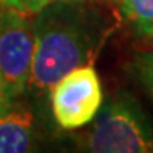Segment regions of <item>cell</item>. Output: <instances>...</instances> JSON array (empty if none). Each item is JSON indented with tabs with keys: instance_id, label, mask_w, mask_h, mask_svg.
<instances>
[{
	"instance_id": "1",
	"label": "cell",
	"mask_w": 153,
	"mask_h": 153,
	"mask_svg": "<svg viewBox=\"0 0 153 153\" xmlns=\"http://www.w3.org/2000/svg\"><path fill=\"white\" fill-rule=\"evenodd\" d=\"M81 3L61 2L33 14L34 47L27 89L48 91L91 55L94 36Z\"/></svg>"
},
{
	"instance_id": "2",
	"label": "cell",
	"mask_w": 153,
	"mask_h": 153,
	"mask_svg": "<svg viewBox=\"0 0 153 153\" xmlns=\"http://www.w3.org/2000/svg\"><path fill=\"white\" fill-rule=\"evenodd\" d=\"M85 147L94 153H153V122L130 94H114L97 113Z\"/></svg>"
},
{
	"instance_id": "3",
	"label": "cell",
	"mask_w": 153,
	"mask_h": 153,
	"mask_svg": "<svg viewBox=\"0 0 153 153\" xmlns=\"http://www.w3.org/2000/svg\"><path fill=\"white\" fill-rule=\"evenodd\" d=\"M52 114L64 130H76L94 122L103 105V89L97 71L81 64L64 74L48 89Z\"/></svg>"
},
{
	"instance_id": "4",
	"label": "cell",
	"mask_w": 153,
	"mask_h": 153,
	"mask_svg": "<svg viewBox=\"0 0 153 153\" xmlns=\"http://www.w3.org/2000/svg\"><path fill=\"white\" fill-rule=\"evenodd\" d=\"M33 47V16L0 2V76L13 99L28 85Z\"/></svg>"
},
{
	"instance_id": "5",
	"label": "cell",
	"mask_w": 153,
	"mask_h": 153,
	"mask_svg": "<svg viewBox=\"0 0 153 153\" xmlns=\"http://www.w3.org/2000/svg\"><path fill=\"white\" fill-rule=\"evenodd\" d=\"M34 117L22 105H11L0 114V153H22L33 149Z\"/></svg>"
},
{
	"instance_id": "6",
	"label": "cell",
	"mask_w": 153,
	"mask_h": 153,
	"mask_svg": "<svg viewBox=\"0 0 153 153\" xmlns=\"http://www.w3.org/2000/svg\"><path fill=\"white\" fill-rule=\"evenodd\" d=\"M119 5L137 36L153 39V0H119Z\"/></svg>"
},
{
	"instance_id": "7",
	"label": "cell",
	"mask_w": 153,
	"mask_h": 153,
	"mask_svg": "<svg viewBox=\"0 0 153 153\" xmlns=\"http://www.w3.org/2000/svg\"><path fill=\"white\" fill-rule=\"evenodd\" d=\"M131 71L153 99V52L137 53L131 62Z\"/></svg>"
},
{
	"instance_id": "8",
	"label": "cell",
	"mask_w": 153,
	"mask_h": 153,
	"mask_svg": "<svg viewBox=\"0 0 153 153\" xmlns=\"http://www.w3.org/2000/svg\"><path fill=\"white\" fill-rule=\"evenodd\" d=\"M2 3L13 6L19 11H24L27 14H38L39 11H42L44 8L55 3H61V2H85V0H0Z\"/></svg>"
},
{
	"instance_id": "9",
	"label": "cell",
	"mask_w": 153,
	"mask_h": 153,
	"mask_svg": "<svg viewBox=\"0 0 153 153\" xmlns=\"http://www.w3.org/2000/svg\"><path fill=\"white\" fill-rule=\"evenodd\" d=\"M13 100H14V99H13V97L10 95L8 89H6V85L3 83L2 76H0V114H2L3 111L11 105Z\"/></svg>"
},
{
	"instance_id": "10",
	"label": "cell",
	"mask_w": 153,
	"mask_h": 153,
	"mask_svg": "<svg viewBox=\"0 0 153 153\" xmlns=\"http://www.w3.org/2000/svg\"><path fill=\"white\" fill-rule=\"evenodd\" d=\"M111 2H117V3H119V0H111Z\"/></svg>"
}]
</instances>
